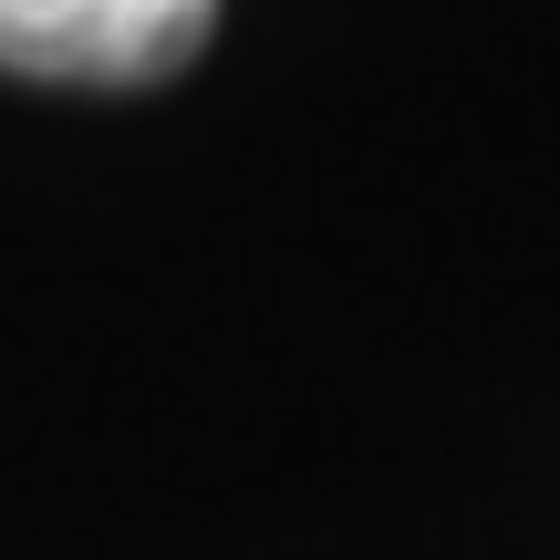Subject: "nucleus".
Here are the masks:
<instances>
[{
	"label": "nucleus",
	"mask_w": 560,
	"mask_h": 560,
	"mask_svg": "<svg viewBox=\"0 0 560 560\" xmlns=\"http://www.w3.org/2000/svg\"><path fill=\"white\" fill-rule=\"evenodd\" d=\"M219 0H0V73L32 83H166L208 52Z\"/></svg>",
	"instance_id": "nucleus-1"
}]
</instances>
